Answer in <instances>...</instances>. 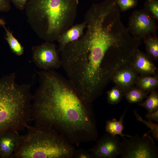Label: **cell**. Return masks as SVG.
<instances>
[{"label":"cell","mask_w":158,"mask_h":158,"mask_svg":"<svg viewBox=\"0 0 158 158\" xmlns=\"http://www.w3.org/2000/svg\"><path fill=\"white\" fill-rule=\"evenodd\" d=\"M37 73L39 85L33 96L31 111L35 125L53 128L74 143L95 140L98 133L91 104L55 70Z\"/></svg>","instance_id":"1"},{"label":"cell","mask_w":158,"mask_h":158,"mask_svg":"<svg viewBox=\"0 0 158 158\" xmlns=\"http://www.w3.org/2000/svg\"><path fill=\"white\" fill-rule=\"evenodd\" d=\"M84 21L86 31L75 41L101 65L107 78L111 79L118 69L131 64L141 41L130 35L116 12L89 10Z\"/></svg>","instance_id":"2"},{"label":"cell","mask_w":158,"mask_h":158,"mask_svg":"<svg viewBox=\"0 0 158 158\" xmlns=\"http://www.w3.org/2000/svg\"><path fill=\"white\" fill-rule=\"evenodd\" d=\"M78 4V0H28L25 9L37 35L54 42L73 25Z\"/></svg>","instance_id":"3"},{"label":"cell","mask_w":158,"mask_h":158,"mask_svg":"<svg viewBox=\"0 0 158 158\" xmlns=\"http://www.w3.org/2000/svg\"><path fill=\"white\" fill-rule=\"evenodd\" d=\"M30 86L19 84L13 73L0 78V132H18L31 117L33 95Z\"/></svg>","instance_id":"4"},{"label":"cell","mask_w":158,"mask_h":158,"mask_svg":"<svg viewBox=\"0 0 158 158\" xmlns=\"http://www.w3.org/2000/svg\"><path fill=\"white\" fill-rule=\"evenodd\" d=\"M26 128L13 158H67L74 154L71 146L54 129L37 125Z\"/></svg>","instance_id":"5"},{"label":"cell","mask_w":158,"mask_h":158,"mask_svg":"<svg viewBox=\"0 0 158 158\" xmlns=\"http://www.w3.org/2000/svg\"><path fill=\"white\" fill-rule=\"evenodd\" d=\"M120 142L121 158H157L158 148L153 138L145 133L126 138Z\"/></svg>","instance_id":"6"},{"label":"cell","mask_w":158,"mask_h":158,"mask_svg":"<svg viewBox=\"0 0 158 158\" xmlns=\"http://www.w3.org/2000/svg\"><path fill=\"white\" fill-rule=\"evenodd\" d=\"M156 20L144 9L136 10L129 18L127 28L132 37L142 41L149 35L156 34Z\"/></svg>","instance_id":"7"},{"label":"cell","mask_w":158,"mask_h":158,"mask_svg":"<svg viewBox=\"0 0 158 158\" xmlns=\"http://www.w3.org/2000/svg\"><path fill=\"white\" fill-rule=\"evenodd\" d=\"M32 58L37 67L42 70H55L61 66L59 52L53 42H45L32 48Z\"/></svg>","instance_id":"8"},{"label":"cell","mask_w":158,"mask_h":158,"mask_svg":"<svg viewBox=\"0 0 158 158\" xmlns=\"http://www.w3.org/2000/svg\"><path fill=\"white\" fill-rule=\"evenodd\" d=\"M120 138L105 133L89 150L92 157L115 158L120 155Z\"/></svg>","instance_id":"9"},{"label":"cell","mask_w":158,"mask_h":158,"mask_svg":"<svg viewBox=\"0 0 158 158\" xmlns=\"http://www.w3.org/2000/svg\"><path fill=\"white\" fill-rule=\"evenodd\" d=\"M138 77V74L131 65H128L116 71L111 80L122 90L124 94L133 87Z\"/></svg>","instance_id":"10"},{"label":"cell","mask_w":158,"mask_h":158,"mask_svg":"<svg viewBox=\"0 0 158 158\" xmlns=\"http://www.w3.org/2000/svg\"><path fill=\"white\" fill-rule=\"evenodd\" d=\"M20 136L18 131L0 132V158H13L18 146Z\"/></svg>","instance_id":"11"},{"label":"cell","mask_w":158,"mask_h":158,"mask_svg":"<svg viewBox=\"0 0 158 158\" xmlns=\"http://www.w3.org/2000/svg\"><path fill=\"white\" fill-rule=\"evenodd\" d=\"M152 60L146 53L138 49L135 54L131 66L141 75H154L156 69Z\"/></svg>","instance_id":"12"},{"label":"cell","mask_w":158,"mask_h":158,"mask_svg":"<svg viewBox=\"0 0 158 158\" xmlns=\"http://www.w3.org/2000/svg\"><path fill=\"white\" fill-rule=\"evenodd\" d=\"M85 28L86 23L84 21L81 23L73 25L63 33L57 40L59 52L67 44L80 38L83 34Z\"/></svg>","instance_id":"13"},{"label":"cell","mask_w":158,"mask_h":158,"mask_svg":"<svg viewBox=\"0 0 158 158\" xmlns=\"http://www.w3.org/2000/svg\"><path fill=\"white\" fill-rule=\"evenodd\" d=\"M126 111L127 109L121 116L118 120L113 118L106 121L105 128L106 131L107 133L113 136L120 135L123 139L125 138V137L130 138L132 136L130 135L124 134L122 133L123 130L124 129L123 123Z\"/></svg>","instance_id":"14"},{"label":"cell","mask_w":158,"mask_h":158,"mask_svg":"<svg viewBox=\"0 0 158 158\" xmlns=\"http://www.w3.org/2000/svg\"><path fill=\"white\" fill-rule=\"evenodd\" d=\"M135 84L137 87L144 91H152L158 86V76L154 75H141L138 77Z\"/></svg>","instance_id":"15"},{"label":"cell","mask_w":158,"mask_h":158,"mask_svg":"<svg viewBox=\"0 0 158 158\" xmlns=\"http://www.w3.org/2000/svg\"><path fill=\"white\" fill-rule=\"evenodd\" d=\"M143 41L147 55L152 60H158V38L156 34L149 35Z\"/></svg>","instance_id":"16"},{"label":"cell","mask_w":158,"mask_h":158,"mask_svg":"<svg viewBox=\"0 0 158 158\" xmlns=\"http://www.w3.org/2000/svg\"><path fill=\"white\" fill-rule=\"evenodd\" d=\"M149 92L144 91L137 87H133L124 93L128 101L130 104L139 103L147 97Z\"/></svg>","instance_id":"17"},{"label":"cell","mask_w":158,"mask_h":158,"mask_svg":"<svg viewBox=\"0 0 158 158\" xmlns=\"http://www.w3.org/2000/svg\"><path fill=\"white\" fill-rule=\"evenodd\" d=\"M6 32L5 39L7 42L11 51L16 55L20 56L24 52V47L13 36L12 32L4 27Z\"/></svg>","instance_id":"18"},{"label":"cell","mask_w":158,"mask_h":158,"mask_svg":"<svg viewBox=\"0 0 158 158\" xmlns=\"http://www.w3.org/2000/svg\"><path fill=\"white\" fill-rule=\"evenodd\" d=\"M145 100L138 104L145 109L149 113L154 112L158 110V94L154 90L151 92Z\"/></svg>","instance_id":"19"},{"label":"cell","mask_w":158,"mask_h":158,"mask_svg":"<svg viewBox=\"0 0 158 158\" xmlns=\"http://www.w3.org/2000/svg\"><path fill=\"white\" fill-rule=\"evenodd\" d=\"M108 102L111 104H118L122 100L124 93L118 87L116 86L107 92Z\"/></svg>","instance_id":"20"},{"label":"cell","mask_w":158,"mask_h":158,"mask_svg":"<svg viewBox=\"0 0 158 158\" xmlns=\"http://www.w3.org/2000/svg\"><path fill=\"white\" fill-rule=\"evenodd\" d=\"M134 113L137 120L143 123L146 125L148 128L150 129V131L148 133H146V134H148L150 133H152V135L153 138L158 141V124L153 123L152 121L149 120L148 121H147L143 119L142 117L138 114L136 110H134Z\"/></svg>","instance_id":"21"},{"label":"cell","mask_w":158,"mask_h":158,"mask_svg":"<svg viewBox=\"0 0 158 158\" xmlns=\"http://www.w3.org/2000/svg\"><path fill=\"white\" fill-rule=\"evenodd\" d=\"M144 9L156 20H158V0H145Z\"/></svg>","instance_id":"22"},{"label":"cell","mask_w":158,"mask_h":158,"mask_svg":"<svg viewBox=\"0 0 158 158\" xmlns=\"http://www.w3.org/2000/svg\"><path fill=\"white\" fill-rule=\"evenodd\" d=\"M121 11L124 12L135 7L138 4L137 0H116Z\"/></svg>","instance_id":"23"},{"label":"cell","mask_w":158,"mask_h":158,"mask_svg":"<svg viewBox=\"0 0 158 158\" xmlns=\"http://www.w3.org/2000/svg\"><path fill=\"white\" fill-rule=\"evenodd\" d=\"M10 0H0V12H7L11 8Z\"/></svg>","instance_id":"24"},{"label":"cell","mask_w":158,"mask_h":158,"mask_svg":"<svg viewBox=\"0 0 158 158\" xmlns=\"http://www.w3.org/2000/svg\"><path fill=\"white\" fill-rule=\"evenodd\" d=\"M17 8L21 10H24L28 0H10Z\"/></svg>","instance_id":"25"},{"label":"cell","mask_w":158,"mask_h":158,"mask_svg":"<svg viewBox=\"0 0 158 158\" xmlns=\"http://www.w3.org/2000/svg\"><path fill=\"white\" fill-rule=\"evenodd\" d=\"M145 118L151 121L158 122V110L152 113L148 112L146 114Z\"/></svg>","instance_id":"26"},{"label":"cell","mask_w":158,"mask_h":158,"mask_svg":"<svg viewBox=\"0 0 158 158\" xmlns=\"http://www.w3.org/2000/svg\"><path fill=\"white\" fill-rule=\"evenodd\" d=\"M77 157L79 158H91L92 157L91 154L85 152H80L78 153Z\"/></svg>","instance_id":"27"},{"label":"cell","mask_w":158,"mask_h":158,"mask_svg":"<svg viewBox=\"0 0 158 158\" xmlns=\"http://www.w3.org/2000/svg\"><path fill=\"white\" fill-rule=\"evenodd\" d=\"M5 24L6 23L4 20L3 19L0 18V25L4 27L5 26Z\"/></svg>","instance_id":"28"}]
</instances>
